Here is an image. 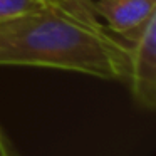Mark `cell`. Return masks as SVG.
<instances>
[{
  "instance_id": "1",
  "label": "cell",
  "mask_w": 156,
  "mask_h": 156,
  "mask_svg": "<svg viewBox=\"0 0 156 156\" xmlns=\"http://www.w3.org/2000/svg\"><path fill=\"white\" fill-rule=\"evenodd\" d=\"M0 66L49 67L109 81L128 79V47L104 30L42 5L0 24Z\"/></svg>"
},
{
  "instance_id": "4",
  "label": "cell",
  "mask_w": 156,
  "mask_h": 156,
  "mask_svg": "<svg viewBox=\"0 0 156 156\" xmlns=\"http://www.w3.org/2000/svg\"><path fill=\"white\" fill-rule=\"evenodd\" d=\"M39 2L42 5H49V7L69 15L74 20L87 25L89 29L104 30L102 24L99 22V19L96 17L94 10H92L91 0H39Z\"/></svg>"
},
{
  "instance_id": "3",
  "label": "cell",
  "mask_w": 156,
  "mask_h": 156,
  "mask_svg": "<svg viewBox=\"0 0 156 156\" xmlns=\"http://www.w3.org/2000/svg\"><path fill=\"white\" fill-rule=\"evenodd\" d=\"M96 17H102L108 30L126 35L143 27L156 14V0H91Z\"/></svg>"
},
{
  "instance_id": "6",
  "label": "cell",
  "mask_w": 156,
  "mask_h": 156,
  "mask_svg": "<svg viewBox=\"0 0 156 156\" xmlns=\"http://www.w3.org/2000/svg\"><path fill=\"white\" fill-rule=\"evenodd\" d=\"M0 156H9V149H7V144L4 141V136L0 133Z\"/></svg>"
},
{
  "instance_id": "5",
  "label": "cell",
  "mask_w": 156,
  "mask_h": 156,
  "mask_svg": "<svg viewBox=\"0 0 156 156\" xmlns=\"http://www.w3.org/2000/svg\"><path fill=\"white\" fill-rule=\"evenodd\" d=\"M41 7L39 0H0V24Z\"/></svg>"
},
{
  "instance_id": "2",
  "label": "cell",
  "mask_w": 156,
  "mask_h": 156,
  "mask_svg": "<svg viewBox=\"0 0 156 156\" xmlns=\"http://www.w3.org/2000/svg\"><path fill=\"white\" fill-rule=\"evenodd\" d=\"M128 47V79L136 104L146 111L156 108V14L131 34L122 35Z\"/></svg>"
}]
</instances>
